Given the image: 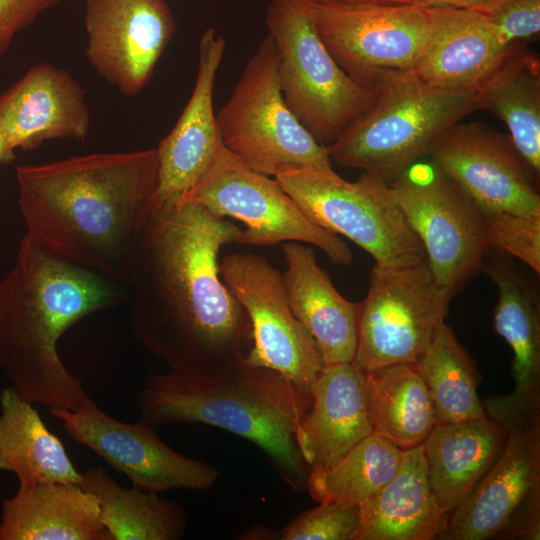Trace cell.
<instances>
[{
  "mask_svg": "<svg viewBox=\"0 0 540 540\" xmlns=\"http://www.w3.org/2000/svg\"><path fill=\"white\" fill-rule=\"evenodd\" d=\"M278 531L269 527L256 525L243 533L239 539L244 540H278Z\"/></svg>",
  "mask_w": 540,
  "mask_h": 540,
  "instance_id": "f35d334b",
  "label": "cell"
},
{
  "mask_svg": "<svg viewBox=\"0 0 540 540\" xmlns=\"http://www.w3.org/2000/svg\"><path fill=\"white\" fill-rule=\"evenodd\" d=\"M488 243L540 273V211L485 213Z\"/></svg>",
  "mask_w": 540,
  "mask_h": 540,
  "instance_id": "d6a6232c",
  "label": "cell"
},
{
  "mask_svg": "<svg viewBox=\"0 0 540 540\" xmlns=\"http://www.w3.org/2000/svg\"><path fill=\"white\" fill-rule=\"evenodd\" d=\"M538 484L540 416L509 429L496 460L469 496L449 514L439 538L485 540L498 535Z\"/></svg>",
  "mask_w": 540,
  "mask_h": 540,
  "instance_id": "d6986e66",
  "label": "cell"
},
{
  "mask_svg": "<svg viewBox=\"0 0 540 540\" xmlns=\"http://www.w3.org/2000/svg\"><path fill=\"white\" fill-rule=\"evenodd\" d=\"M311 4L408 3L405 0H303Z\"/></svg>",
  "mask_w": 540,
  "mask_h": 540,
  "instance_id": "ab89813d",
  "label": "cell"
},
{
  "mask_svg": "<svg viewBox=\"0 0 540 540\" xmlns=\"http://www.w3.org/2000/svg\"><path fill=\"white\" fill-rule=\"evenodd\" d=\"M216 123L224 147L263 175L274 176L282 165H331L327 147L300 124L283 99L269 34L249 58Z\"/></svg>",
  "mask_w": 540,
  "mask_h": 540,
  "instance_id": "ba28073f",
  "label": "cell"
},
{
  "mask_svg": "<svg viewBox=\"0 0 540 540\" xmlns=\"http://www.w3.org/2000/svg\"><path fill=\"white\" fill-rule=\"evenodd\" d=\"M358 524L359 506L319 503L299 513L279 530L278 540H352Z\"/></svg>",
  "mask_w": 540,
  "mask_h": 540,
  "instance_id": "836d02e7",
  "label": "cell"
},
{
  "mask_svg": "<svg viewBox=\"0 0 540 540\" xmlns=\"http://www.w3.org/2000/svg\"><path fill=\"white\" fill-rule=\"evenodd\" d=\"M448 517L432 493L422 444L404 450L394 476L359 505L352 540H431Z\"/></svg>",
  "mask_w": 540,
  "mask_h": 540,
  "instance_id": "cb8c5ba5",
  "label": "cell"
},
{
  "mask_svg": "<svg viewBox=\"0 0 540 540\" xmlns=\"http://www.w3.org/2000/svg\"><path fill=\"white\" fill-rule=\"evenodd\" d=\"M310 392L296 441L310 470H327L372 433L364 374L352 363L326 365Z\"/></svg>",
  "mask_w": 540,
  "mask_h": 540,
  "instance_id": "7402d4cb",
  "label": "cell"
},
{
  "mask_svg": "<svg viewBox=\"0 0 540 540\" xmlns=\"http://www.w3.org/2000/svg\"><path fill=\"white\" fill-rule=\"evenodd\" d=\"M316 30L336 63L363 85L385 69H414L429 17L413 3L311 4Z\"/></svg>",
  "mask_w": 540,
  "mask_h": 540,
  "instance_id": "4fadbf2b",
  "label": "cell"
},
{
  "mask_svg": "<svg viewBox=\"0 0 540 540\" xmlns=\"http://www.w3.org/2000/svg\"><path fill=\"white\" fill-rule=\"evenodd\" d=\"M429 156L484 213L540 211L539 186L509 134L480 121H460Z\"/></svg>",
  "mask_w": 540,
  "mask_h": 540,
  "instance_id": "2e32d148",
  "label": "cell"
},
{
  "mask_svg": "<svg viewBox=\"0 0 540 540\" xmlns=\"http://www.w3.org/2000/svg\"><path fill=\"white\" fill-rule=\"evenodd\" d=\"M79 486L96 497L109 540H178L187 530L180 503L156 492L123 487L102 467L81 472Z\"/></svg>",
  "mask_w": 540,
  "mask_h": 540,
  "instance_id": "f546056e",
  "label": "cell"
},
{
  "mask_svg": "<svg viewBox=\"0 0 540 540\" xmlns=\"http://www.w3.org/2000/svg\"><path fill=\"white\" fill-rule=\"evenodd\" d=\"M15 158V150L9 145L5 137L0 134V163L8 164Z\"/></svg>",
  "mask_w": 540,
  "mask_h": 540,
  "instance_id": "60d3db41",
  "label": "cell"
},
{
  "mask_svg": "<svg viewBox=\"0 0 540 540\" xmlns=\"http://www.w3.org/2000/svg\"><path fill=\"white\" fill-rule=\"evenodd\" d=\"M59 2L60 0H0V56L7 52L18 32Z\"/></svg>",
  "mask_w": 540,
  "mask_h": 540,
  "instance_id": "d590c367",
  "label": "cell"
},
{
  "mask_svg": "<svg viewBox=\"0 0 540 540\" xmlns=\"http://www.w3.org/2000/svg\"><path fill=\"white\" fill-rule=\"evenodd\" d=\"M283 99L300 124L328 146L371 105L373 92L336 63L303 0H270L265 12Z\"/></svg>",
  "mask_w": 540,
  "mask_h": 540,
  "instance_id": "52a82bcc",
  "label": "cell"
},
{
  "mask_svg": "<svg viewBox=\"0 0 540 540\" xmlns=\"http://www.w3.org/2000/svg\"><path fill=\"white\" fill-rule=\"evenodd\" d=\"M180 198L221 218L241 221L245 229L236 236V243L273 246L297 241L320 248L333 264L347 266L353 260L350 248L337 234L313 223L274 178L249 168L222 142L204 174Z\"/></svg>",
  "mask_w": 540,
  "mask_h": 540,
  "instance_id": "30bf717a",
  "label": "cell"
},
{
  "mask_svg": "<svg viewBox=\"0 0 540 540\" xmlns=\"http://www.w3.org/2000/svg\"><path fill=\"white\" fill-rule=\"evenodd\" d=\"M498 535L505 539H540V484L530 491Z\"/></svg>",
  "mask_w": 540,
  "mask_h": 540,
  "instance_id": "8d00e7d4",
  "label": "cell"
},
{
  "mask_svg": "<svg viewBox=\"0 0 540 540\" xmlns=\"http://www.w3.org/2000/svg\"><path fill=\"white\" fill-rule=\"evenodd\" d=\"M0 470L15 474L19 484L81 480L61 440L11 386L0 393Z\"/></svg>",
  "mask_w": 540,
  "mask_h": 540,
  "instance_id": "83f0119b",
  "label": "cell"
},
{
  "mask_svg": "<svg viewBox=\"0 0 540 540\" xmlns=\"http://www.w3.org/2000/svg\"><path fill=\"white\" fill-rule=\"evenodd\" d=\"M123 285L43 248L27 233L0 280V370L27 401L76 410L88 397L57 344L84 317L127 301Z\"/></svg>",
  "mask_w": 540,
  "mask_h": 540,
  "instance_id": "3957f363",
  "label": "cell"
},
{
  "mask_svg": "<svg viewBox=\"0 0 540 540\" xmlns=\"http://www.w3.org/2000/svg\"><path fill=\"white\" fill-rule=\"evenodd\" d=\"M27 234L125 286L158 189L156 149L93 153L16 168Z\"/></svg>",
  "mask_w": 540,
  "mask_h": 540,
  "instance_id": "7a4b0ae2",
  "label": "cell"
},
{
  "mask_svg": "<svg viewBox=\"0 0 540 540\" xmlns=\"http://www.w3.org/2000/svg\"><path fill=\"white\" fill-rule=\"evenodd\" d=\"M84 26L87 59L125 96L148 84L176 30L166 0H85Z\"/></svg>",
  "mask_w": 540,
  "mask_h": 540,
  "instance_id": "9a60e30c",
  "label": "cell"
},
{
  "mask_svg": "<svg viewBox=\"0 0 540 540\" xmlns=\"http://www.w3.org/2000/svg\"><path fill=\"white\" fill-rule=\"evenodd\" d=\"M488 16L507 44L539 36L540 0H502Z\"/></svg>",
  "mask_w": 540,
  "mask_h": 540,
  "instance_id": "e575fe53",
  "label": "cell"
},
{
  "mask_svg": "<svg viewBox=\"0 0 540 540\" xmlns=\"http://www.w3.org/2000/svg\"><path fill=\"white\" fill-rule=\"evenodd\" d=\"M451 297L434 279L427 260L400 269L370 271L359 303L357 345L352 364L362 372L395 363H415Z\"/></svg>",
  "mask_w": 540,
  "mask_h": 540,
  "instance_id": "8fae6325",
  "label": "cell"
},
{
  "mask_svg": "<svg viewBox=\"0 0 540 540\" xmlns=\"http://www.w3.org/2000/svg\"><path fill=\"white\" fill-rule=\"evenodd\" d=\"M408 3L420 5L425 8L453 7L472 9L490 15L502 0H405Z\"/></svg>",
  "mask_w": 540,
  "mask_h": 540,
  "instance_id": "74e56055",
  "label": "cell"
},
{
  "mask_svg": "<svg viewBox=\"0 0 540 540\" xmlns=\"http://www.w3.org/2000/svg\"><path fill=\"white\" fill-rule=\"evenodd\" d=\"M426 9L429 34L414 72L437 87L476 91L509 44L484 13L453 7Z\"/></svg>",
  "mask_w": 540,
  "mask_h": 540,
  "instance_id": "44dd1931",
  "label": "cell"
},
{
  "mask_svg": "<svg viewBox=\"0 0 540 540\" xmlns=\"http://www.w3.org/2000/svg\"><path fill=\"white\" fill-rule=\"evenodd\" d=\"M390 188L434 279L453 298L488 256L485 213L433 161L415 162Z\"/></svg>",
  "mask_w": 540,
  "mask_h": 540,
  "instance_id": "9c48e42d",
  "label": "cell"
},
{
  "mask_svg": "<svg viewBox=\"0 0 540 540\" xmlns=\"http://www.w3.org/2000/svg\"><path fill=\"white\" fill-rule=\"evenodd\" d=\"M219 272L251 322L247 362L273 369L310 392L325 364L318 344L291 311L282 273L253 253L224 257Z\"/></svg>",
  "mask_w": 540,
  "mask_h": 540,
  "instance_id": "7c38bea8",
  "label": "cell"
},
{
  "mask_svg": "<svg viewBox=\"0 0 540 540\" xmlns=\"http://www.w3.org/2000/svg\"><path fill=\"white\" fill-rule=\"evenodd\" d=\"M477 109L496 115L537 186L540 179V59L521 42L510 43L475 91Z\"/></svg>",
  "mask_w": 540,
  "mask_h": 540,
  "instance_id": "484cf974",
  "label": "cell"
},
{
  "mask_svg": "<svg viewBox=\"0 0 540 540\" xmlns=\"http://www.w3.org/2000/svg\"><path fill=\"white\" fill-rule=\"evenodd\" d=\"M89 128L84 89L50 63L33 65L0 94V134L14 150L31 151L56 138L84 141Z\"/></svg>",
  "mask_w": 540,
  "mask_h": 540,
  "instance_id": "ac0fdd59",
  "label": "cell"
},
{
  "mask_svg": "<svg viewBox=\"0 0 540 540\" xmlns=\"http://www.w3.org/2000/svg\"><path fill=\"white\" fill-rule=\"evenodd\" d=\"M225 47V39L214 28H208L200 37L192 94L173 129L155 148L158 200L186 194L204 174L221 143L213 94Z\"/></svg>",
  "mask_w": 540,
  "mask_h": 540,
  "instance_id": "ffe728a7",
  "label": "cell"
},
{
  "mask_svg": "<svg viewBox=\"0 0 540 540\" xmlns=\"http://www.w3.org/2000/svg\"><path fill=\"white\" fill-rule=\"evenodd\" d=\"M49 411L62 422L73 441L126 475L133 487L156 493L172 489L206 490L221 475L209 463L176 452L145 420L127 423L114 419L89 396L74 411Z\"/></svg>",
  "mask_w": 540,
  "mask_h": 540,
  "instance_id": "5bb4252c",
  "label": "cell"
},
{
  "mask_svg": "<svg viewBox=\"0 0 540 540\" xmlns=\"http://www.w3.org/2000/svg\"><path fill=\"white\" fill-rule=\"evenodd\" d=\"M402 452L388 438L371 433L331 468L311 469L306 490L318 503L359 506L394 476Z\"/></svg>",
  "mask_w": 540,
  "mask_h": 540,
  "instance_id": "1f68e13d",
  "label": "cell"
},
{
  "mask_svg": "<svg viewBox=\"0 0 540 540\" xmlns=\"http://www.w3.org/2000/svg\"><path fill=\"white\" fill-rule=\"evenodd\" d=\"M275 181L317 226L368 252L377 268L400 269L426 260L390 185L363 172L354 182L331 165H282Z\"/></svg>",
  "mask_w": 540,
  "mask_h": 540,
  "instance_id": "8992f818",
  "label": "cell"
},
{
  "mask_svg": "<svg viewBox=\"0 0 540 540\" xmlns=\"http://www.w3.org/2000/svg\"><path fill=\"white\" fill-rule=\"evenodd\" d=\"M372 433L401 450L422 445L437 424L429 390L415 363L363 372Z\"/></svg>",
  "mask_w": 540,
  "mask_h": 540,
  "instance_id": "f1b7e54d",
  "label": "cell"
},
{
  "mask_svg": "<svg viewBox=\"0 0 540 540\" xmlns=\"http://www.w3.org/2000/svg\"><path fill=\"white\" fill-rule=\"evenodd\" d=\"M508 433L488 416L435 425L423 447L430 487L444 512L450 514L469 496L496 460Z\"/></svg>",
  "mask_w": 540,
  "mask_h": 540,
  "instance_id": "4316f807",
  "label": "cell"
},
{
  "mask_svg": "<svg viewBox=\"0 0 540 540\" xmlns=\"http://www.w3.org/2000/svg\"><path fill=\"white\" fill-rule=\"evenodd\" d=\"M240 230L197 203L155 199L125 287L133 335L169 370L204 371L247 359L251 322L218 262Z\"/></svg>",
  "mask_w": 540,
  "mask_h": 540,
  "instance_id": "6da1fadb",
  "label": "cell"
},
{
  "mask_svg": "<svg viewBox=\"0 0 540 540\" xmlns=\"http://www.w3.org/2000/svg\"><path fill=\"white\" fill-rule=\"evenodd\" d=\"M282 252L286 263L282 279L292 313L318 344L325 366L351 363L359 303L336 290L310 245L290 241L283 243Z\"/></svg>",
  "mask_w": 540,
  "mask_h": 540,
  "instance_id": "603a6c76",
  "label": "cell"
},
{
  "mask_svg": "<svg viewBox=\"0 0 540 540\" xmlns=\"http://www.w3.org/2000/svg\"><path fill=\"white\" fill-rule=\"evenodd\" d=\"M483 267L498 288L494 330L513 352L514 380L511 393L487 398L483 408L509 430L540 416L539 301L510 264L494 259Z\"/></svg>",
  "mask_w": 540,
  "mask_h": 540,
  "instance_id": "e0dca14e",
  "label": "cell"
},
{
  "mask_svg": "<svg viewBox=\"0 0 540 540\" xmlns=\"http://www.w3.org/2000/svg\"><path fill=\"white\" fill-rule=\"evenodd\" d=\"M0 540H109L96 497L73 483L19 484L2 502Z\"/></svg>",
  "mask_w": 540,
  "mask_h": 540,
  "instance_id": "d4e9b609",
  "label": "cell"
},
{
  "mask_svg": "<svg viewBox=\"0 0 540 540\" xmlns=\"http://www.w3.org/2000/svg\"><path fill=\"white\" fill-rule=\"evenodd\" d=\"M415 364L431 395L437 424L486 417L478 397L480 374L444 320L438 323Z\"/></svg>",
  "mask_w": 540,
  "mask_h": 540,
  "instance_id": "4dcf8cb0",
  "label": "cell"
},
{
  "mask_svg": "<svg viewBox=\"0 0 540 540\" xmlns=\"http://www.w3.org/2000/svg\"><path fill=\"white\" fill-rule=\"evenodd\" d=\"M311 403V392L246 359L204 371L151 372L137 395L141 419L154 427L206 424L252 442L297 492L307 489L310 468L296 431Z\"/></svg>",
  "mask_w": 540,
  "mask_h": 540,
  "instance_id": "277c9868",
  "label": "cell"
},
{
  "mask_svg": "<svg viewBox=\"0 0 540 540\" xmlns=\"http://www.w3.org/2000/svg\"><path fill=\"white\" fill-rule=\"evenodd\" d=\"M363 86L373 92L371 105L327 151L338 165L374 174L388 185L477 110L474 90L431 85L412 69L377 71Z\"/></svg>",
  "mask_w": 540,
  "mask_h": 540,
  "instance_id": "5b68a950",
  "label": "cell"
}]
</instances>
